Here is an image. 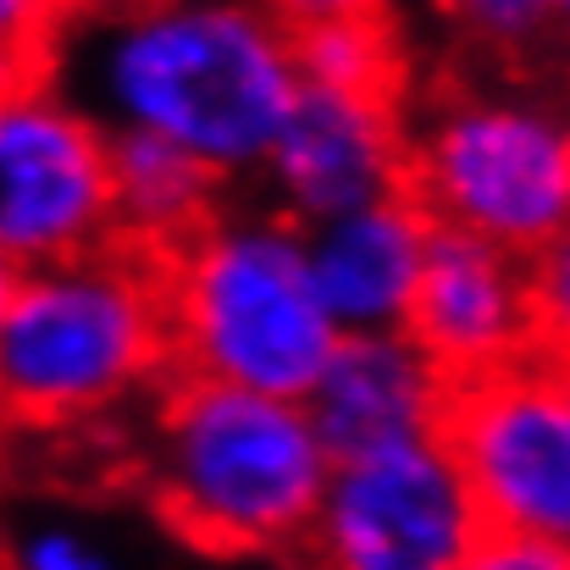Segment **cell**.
<instances>
[{"mask_svg": "<svg viewBox=\"0 0 570 570\" xmlns=\"http://www.w3.org/2000/svg\"><path fill=\"white\" fill-rule=\"evenodd\" d=\"M443 17L493 56H527L560 33L554 0H449Z\"/></svg>", "mask_w": 570, "mask_h": 570, "instance_id": "cell-15", "label": "cell"}, {"mask_svg": "<svg viewBox=\"0 0 570 570\" xmlns=\"http://www.w3.org/2000/svg\"><path fill=\"white\" fill-rule=\"evenodd\" d=\"M33 67L111 134H156L227 189L261 184L305 78L266 0H106L56 22Z\"/></svg>", "mask_w": 570, "mask_h": 570, "instance_id": "cell-1", "label": "cell"}, {"mask_svg": "<svg viewBox=\"0 0 570 570\" xmlns=\"http://www.w3.org/2000/svg\"><path fill=\"white\" fill-rule=\"evenodd\" d=\"M45 11H50V22H67V17H78V11H95V6H106V0H39Z\"/></svg>", "mask_w": 570, "mask_h": 570, "instance_id": "cell-21", "label": "cell"}, {"mask_svg": "<svg viewBox=\"0 0 570 570\" xmlns=\"http://www.w3.org/2000/svg\"><path fill=\"white\" fill-rule=\"evenodd\" d=\"M554 11H560V33L570 39V0H554Z\"/></svg>", "mask_w": 570, "mask_h": 570, "instance_id": "cell-22", "label": "cell"}, {"mask_svg": "<svg viewBox=\"0 0 570 570\" xmlns=\"http://www.w3.org/2000/svg\"><path fill=\"white\" fill-rule=\"evenodd\" d=\"M294 33L305 28H327V22H355V17H382L393 11L387 0H266Z\"/></svg>", "mask_w": 570, "mask_h": 570, "instance_id": "cell-19", "label": "cell"}, {"mask_svg": "<svg viewBox=\"0 0 570 570\" xmlns=\"http://www.w3.org/2000/svg\"><path fill=\"white\" fill-rule=\"evenodd\" d=\"M299 78L311 89H338V95H393L404 100V33L399 17H355V22H327L294 33Z\"/></svg>", "mask_w": 570, "mask_h": 570, "instance_id": "cell-14", "label": "cell"}, {"mask_svg": "<svg viewBox=\"0 0 570 570\" xmlns=\"http://www.w3.org/2000/svg\"><path fill=\"white\" fill-rule=\"evenodd\" d=\"M443 443L493 532L570 549V372L532 355L510 372L460 382Z\"/></svg>", "mask_w": 570, "mask_h": 570, "instance_id": "cell-8", "label": "cell"}, {"mask_svg": "<svg viewBox=\"0 0 570 570\" xmlns=\"http://www.w3.org/2000/svg\"><path fill=\"white\" fill-rule=\"evenodd\" d=\"M117 238L111 128L39 67L6 78L0 100V261L56 266Z\"/></svg>", "mask_w": 570, "mask_h": 570, "instance_id": "cell-6", "label": "cell"}, {"mask_svg": "<svg viewBox=\"0 0 570 570\" xmlns=\"http://www.w3.org/2000/svg\"><path fill=\"white\" fill-rule=\"evenodd\" d=\"M387 6H393V17H426V11L443 17L449 11V0H387Z\"/></svg>", "mask_w": 570, "mask_h": 570, "instance_id": "cell-20", "label": "cell"}, {"mask_svg": "<svg viewBox=\"0 0 570 570\" xmlns=\"http://www.w3.org/2000/svg\"><path fill=\"white\" fill-rule=\"evenodd\" d=\"M532 294H538V350L570 372V227L532 255Z\"/></svg>", "mask_w": 570, "mask_h": 570, "instance_id": "cell-16", "label": "cell"}, {"mask_svg": "<svg viewBox=\"0 0 570 570\" xmlns=\"http://www.w3.org/2000/svg\"><path fill=\"white\" fill-rule=\"evenodd\" d=\"M17 570H111L106 554L72 527H33L17 538Z\"/></svg>", "mask_w": 570, "mask_h": 570, "instance_id": "cell-17", "label": "cell"}, {"mask_svg": "<svg viewBox=\"0 0 570 570\" xmlns=\"http://www.w3.org/2000/svg\"><path fill=\"white\" fill-rule=\"evenodd\" d=\"M117 238L145 255H173L233 199V189L184 145L156 134H111Z\"/></svg>", "mask_w": 570, "mask_h": 570, "instance_id": "cell-13", "label": "cell"}, {"mask_svg": "<svg viewBox=\"0 0 570 570\" xmlns=\"http://www.w3.org/2000/svg\"><path fill=\"white\" fill-rule=\"evenodd\" d=\"M161 283L178 377L305 399L344 344L311 272L305 222L266 199H227L161 255Z\"/></svg>", "mask_w": 570, "mask_h": 570, "instance_id": "cell-4", "label": "cell"}, {"mask_svg": "<svg viewBox=\"0 0 570 570\" xmlns=\"http://www.w3.org/2000/svg\"><path fill=\"white\" fill-rule=\"evenodd\" d=\"M465 570H570L566 543H543V538H521V532H482L476 554Z\"/></svg>", "mask_w": 570, "mask_h": 570, "instance_id": "cell-18", "label": "cell"}, {"mask_svg": "<svg viewBox=\"0 0 570 570\" xmlns=\"http://www.w3.org/2000/svg\"><path fill=\"white\" fill-rule=\"evenodd\" d=\"M410 194L438 227L543 255L570 227V106L449 89L410 111Z\"/></svg>", "mask_w": 570, "mask_h": 570, "instance_id": "cell-5", "label": "cell"}, {"mask_svg": "<svg viewBox=\"0 0 570 570\" xmlns=\"http://www.w3.org/2000/svg\"><path fill=\"white\" fill-rule=\"evenodd\" d=\"M432 238H438V222L426 216V205L415 194H393V199L305 227L316 288L344 338L410 327Z\"/></svg>", "mask_w": 570, "mask_h": 570, "instance_id": "cell-12", "label": "cell"}, {"mask_svg": "<svg viewBox=\"0 0 570 570\" xmlns=\"http://www.w3.org/2000/svg\"><path fill=\"white\" fill-rule=\"evenodd\" d=\"M404 333L454 377V387L543 355L532 261L493 238L438 227Z\"/></svg>", "mask_w": 570, "mask_h": 570, "instance_id": "cell-10", "label": "cell"}, {"mask_svg": "<svg viewBox=\"0 0 570 570\" xmlns=\"http://www.w3.org/2000/svg\"><path fill=\"white\" fill-rule=\"evenodd\" d=\"M261 194L305 227L410 194V106L305 83L261 167Z\"/></svg>", "mask_w": 570, "mask_h": 570, "instance_id": "cell-9", "label": "cell"}, {"mask_svg": "<svg viewBox=\"0 0 570 570\" xmlns=\"http://www.w3.org/2000/svg\"><path fill=\"white\" fill-rule=\"evenodd\" d=\"M449 404L454 377L410 333H350L305 393V410L333 460L443 438Z\"/></svg>", "mask_w": 570, "mask_h": 570, "instance_id": "cell-11", "label": "cell"}, {"mask_svg": "<svg viewBox=\"0 0 570 570\" xmlns=\"http://www.w3.org/2000/svg\"><path fill=\"white\" fill-rule=\"evenodd\" d=\"M488 521L443 438L338 460L299 549L305 570H465Z\"/></svg>", "mask_w": 570, "mask_h": 570, "instance_id": "cell-7", "label": "cell"}, {"mask_svg": "<svg viewBox=\"0 0 570 570\" xmlns=\"http://www.w3.org/2000/svg\"><path fill=\"white\" fill-rule=\"evenodd\" d=\"M173 372V316L161 261L106 244L0 283V399L17 426H83Z\"/></svg>", "mask_w": 570, "mask_h": 570, "instance_id": "cell-3", "label": "cell"}, {"mask_svg": "<svg viewBox=\"0 0 570 570\" xmlns=\"http://www.w3.org/2000/svg\"><path fill=\"white\" fill-rule=\"evenodd\" d=\"M333 465L305 399L199 377H173L150 399V499L205 554H299Z\"/></svg>", "mask_w": 570, "mask_h": 570, "instance_id": "cell-2", "label": "cell"}]
</instances>
